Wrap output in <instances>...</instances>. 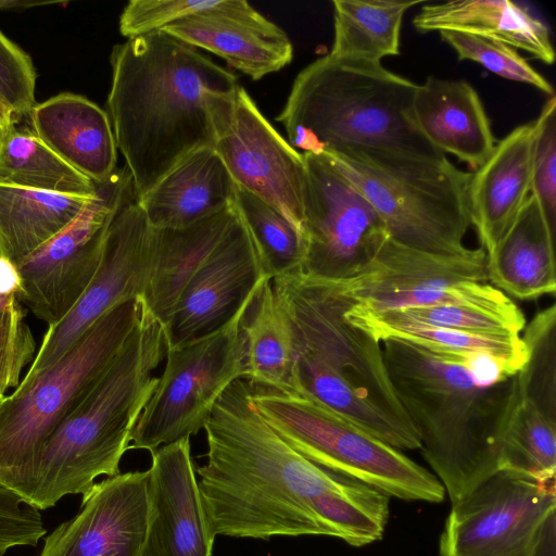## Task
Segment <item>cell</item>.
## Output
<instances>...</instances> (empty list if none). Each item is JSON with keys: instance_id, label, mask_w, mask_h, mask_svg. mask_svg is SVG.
Instances as JSON below:
<instances>
[{"instance_id": "cell-40", "label": "cell", "mask_w": 556, "mask_h": 556, "mask_svg": "<svg viewBox=\"0 0 556 556\" xmlns=\"http://www.w3.org/2000/svg\"><path fill=\"white\" fill-rule=\"evenodd\" d=\"M36 78L30 56L0 30V103L15 123L36 104Z\"/></svg>"}, {"instance_id": "cell-28", "label": "cell", "mask_w": 556, "mask_h": 556, "mask_svg": "<svg viewBox=\"0 0 556 556\" xmlns=\"http://www.w3.org/2000/svg\"><path fill=\"white\" fill-rule=\"evenodd\" d=\"M91 199L0 182V257L17 268L70 225Z\"/></svg>"}, {"instance_id": "cell-25", "label": "cell", "mask_w": 556, "mask_h": 556, "mask_svg": "<svg viewBox=\"0 0 556 556\" xmlns=\"http://www.w3.org/2000/svg\"><path fill=\"white\" fill-rule=\"evenodd\" d=\"M237 216L235 204L185 228H153L152 256L143 302L165 326L185 288L226 235Z\"/></svg>"}, {"instance_id": "cell-41", "label": "cell", "mask_w": 556, "mask_h": 556, "mask_svg": "<svg viewBox=\"0 0 556 556\" xmlns=\"http://www.w3.org/2000/svg\"><path fill=\"white\" fill-rule=\"evenodd\" d=\"M218 2L219 0H131L119 16V31L127 39L144 36L208 11Z\"/></svg>"}, {"instance_id": "cell-18", "label": "cell", "mask_w": 556, "mask_h": 556, "mask_svg": "<svg viewBox=\"0 0 556 556\" xmlns=\"http://www.w3.org/2000/svg\"><path fill=\"white\" fill-rule=\"evenodd\" d=\"M148 518L149 470L108 477L46 538L40 556H141Z\"/></svg>"}, {"instance_id": "cell-47", "label": "cell", "mask_w": 556, "mask_h": 556, "mask_svg": "<svg viewBox=\"0 0 556 556\" xmlns=\"http://www.w3.org/2000/svg\"><path fill=\"white\" fill-rule=\"evenodd\" d=\"M4 397H5V395L0 393V408H1Z\"/></svg>"}, {"instance_id": "cell-5", "label": "cell", "mask_w": 556, "mask_h": 556, "mask_svg": "<svg viewBox=\"0 0 556 556\" xmlns=\"http://www.w3.org/2000/svg\"><path fill=\"white\" fill-rule=\"evenodd\" d=\"M166 354L164 326L142 314L105 372L48 439L29 504L47 509L68 494L83 501L94 479L119 472L130 435L159 382L154 375Z\"/></svg>"}, {"instance_id": "cell-12", "label": "cell", "mask_w": 556, "mask_h": 556, "mask_svg": "<svg viewBox=\"0 0 556 556\" xmlns=\"http://www.w3.org/2000/svg\"><path fill=\"white\" fill-rule=\"evenodd\" d=\"M205 105L212 147L236 185L271 205L302 233L303 154L278 134L242 86L207 90Z\"/></svg>"}, {"instance_id": "cell-32", "label": "cell", "mask_w": 556, "mask_h": 556, "mask_svg": "<svg viewBox=\"0 0 556 556\" xmlns=\"http://www.w3.org/2000/svg\"><path fill=\"white\" fill-rule=\"evenodd\" d=\"M345 316L351 324L366 331L379 343L388 339L402 340L434 353L455 357L489 352L508 359L521 369L527 362L528 352L521 334H479L383 321L359 311L354 303L346 309Z\"/></svg>"}, {"instance_id": "cell-43", "label": "cell", "mask_w": 556, "mask_h": 556, "mask_svg": "<svg viewBox=\"0 0 556 556\" xmlns=\"http://www.w3.org/2000/svg\"><path fill=\"white\" fill-rule=\"evenodd\" d=\"M531 556H556V513L546 520Z\"/></svg>"}, {"instance_id": "cell-34", "label": "cell", "mask_w": 556, "mask_h": 556, "mask_svg": "<svg viewBox=\"0 0 556 556\" xmlns=\"http://www.w3.org/2000/svg\"><path fill=\"white\" fill-rule=\"evenodd\" d=\"M235 206L269 279L302 271L305 245L301 231L271 205L236 187Z\"/></svg>"}, {"instance_id": "cell-31", "label": "cell", "mask_w": 556, "mask_h": 556, "mask_svg": "<svg viewBox=\"0 0 556 556\" xmlns=\"http://www.w3.org/2000/svg\"><path fill=\"white\" fill-rule=\"evenodd\" d=\"M0 182L66 195L94 198L97 184L74 169L33 132L2 127Z\"/></svg>"}, {"instance_id": "cell-16", "label": "cell", "mask_w": 556, "mask_h": 556, "mask_svg": "<svg viewBox=\"0 0 556 556\" xmlns=\"http://www.w3.org/2000/svg\"><path fill=\"white\" fill-rule=\"evenodd\" d=\"M152 256V227L136 193L121 206L109 229L100 265L75 306L49 326L24 379L55 363L102 315L115 305L143 298Z\"/></svg>"}, {"instance_id": "cell-45", "label": "cell", "mask_w": 556, "mask_h": 556, "mask_svg": "<svg viewBox=\"0 0 556 556\" xmlns=\"http://www.w3.org/2000/svg\"><path fill=\"white\" fill-rule=\"evenodd\" d=\"M51 4H63L58 1H30V0H0V11H21L27 10L35 7L51 5Z\"/></svg>"}, {"instance_id": "cell-3", "label": "cell", "mask_w": 556, "mask_h": 556, "mask_svg": "<svg viewBox=\"0 0 556 556\" xmlns=\"http://www.w3.org/2000/svg\"><path fill=\"white\" fill-rule=\"evenodd\" d=\"M108 115L137 198L190 152L213 146L207 90L238 77L198 49L159 30L115 45Z\"/></svg>"}, {"instance_id": "cell-46", "label": "cell", "mask_w": 556, "mask_h": 556, "mask_svg": "<svg viewBox=\"0 0 556 556\" xmlns=\"http://www.w3.org/2000/svg\"><path fill=\"white\" fill-rule=\"evenodd\" d=\"M15 123L10 112L0 103V125L2 127Z\"/></svg>"}, {"instance_id": "cell-24", "label": "cell", "mask_w": 556, "mask_h": 556, "mask_svg": "<svg viewBox=\"0 0 556 556\" xmlns=\"http://www.w3.org/2000/svg\"><path fill=\"white\" fill-rule=\"evenodd\" d=\"M236 187L213 147H202L137 200L151 227L178 229L232 206Z\"/></svg>"}, {"instance_id": "cell-49", "label": "cell", "mask_w": 556, "mask_h": 556, "mask_svg": "<svg viewBox=\"0 0 556 556\" xmlns=\"http://www.w3.org/2000/svg\"><path fill=\"white\" fill-rule=\"evenodd\" d=\"M1 134H2V126L0 125V139H1Z\"/></svg>"}, {"instance_id": "cell-35", "label": "cell", "mask_w": 556, "mask_h": 556, "mask_svg": "<svg viewBox=\"0 0 556 556\" xmlns=\"http://www.w3.org/2000/svg\"><path fill=\"white\" fill-rule=\"evenodd\" d=\"M359 311L383 321L414 324L479 334L520 336L526 327L522 311L513 301L485 307L472 304L415 306L383 312Z\"/></svg>"}, {"instance_id": "cell-42", "label": "cell", "mask_w": 556, "mask_h": 556, "mask_svg": "<svg viewBox=\"0 0 556 556\" xmlns=\"http://www.w3.org/2000/svg\"><path fill=\"white\" fill-rule=\"evenodd\" d=\"M46 533L39 509L0 486V556L15 546H36Z\"/></svg>"}, {"instance_id": "cell-2", "label": "cell", "mask_w": 556, "mask_h": 556, "mask_svg": "<svg viewBox=\"0 0 556 556\" xmlns=\"http://www.w3.org/2000/svg\"><path fill=\"white\" fill-rule=\"evenodd\" d=\"M381 348L419 450L454 504L500 470L520 395L518 374L497 363L469 367V355L439 354L402 340H384Z\"/></svg>"}, {"instance_id": "cell-15", "label": "cell", "mask_w": 556, "mask_h": 556, "mask_svg": "<svg viewBox=\"0 0 556 556\" xmlns=\"http://www.w3.org/2000/svg\"><path fill=\"white\" fill-rule=\"evenodd\" d=\"M556 513V481L498 470L452 504L440 556H531Z\"/></svg>"}, {"instance_id": "cell-4", "label": "cell", "mask_w": 556, "mask_h": 556, "mask_svg": "<svg viewBox=\"0 0 556 556\" xmlns=\"http://www.w3.org/2000/svg\"><path fill=\"white\" fill-rule=\"evenodd\" d=\"M293 328L299 392L382 442L419 450V437L391 383L381 343L351 324L341 280L301 271L271 279Z\"/></svg>"}, {"instance_id": "cell-44", "label": "cell", "mask_w": 556, "mask_h": 556, "mask_svg": "<svg viewBox=\"0 0 556 556\" xmlns=\"http://www.w3.org/2000/svg\"><path fill=\"white\" fill-rule=\"evenodd\" d=\"M20 277L16 268L7 260L0 257V296L16 294Z\"/></svg>"}, {"instance_id": "cell-10", "label": "cell", "mask_w": 556, "mask_h": 556, "mask_svg": "<svg viewBox=\"0 0 556 556\" xmlns=\"http://www.w3.org/2000/svg\"><path fill=\"white\" fill-rule=\"evenodd\" d=\"M254 299L216 331L166 348L164 370L135 425L129 450L151 453L204 429L222 394L247 376L243 320Z\"/></svg>"}, {"instance_id": "cell-27", "label": "cell", "mask_w": 556, "mask_h": 556, "mask_svg": "<svg viewBox=\"0 0 556 556\" xmlns=\"http://www.w3.org/2000/svg\"><path fill=\"white\" fill-rule=\"evenodd\" d=\"M418 31L458 30L501 40L553 64L555 52L547 25L508 0H457L425 4L413 20Z\"/></svg>"}, {"instance_id": "cell-30", "label": "cell", "mask_w": 556, "mask_h": 556, "mask_svg": "<svg viewBox=\"0 0 556 556\" xmlns=\"http://www.w3.org/2000/svg\"><path fill=\"white\" fill-rule=\"evenodd\" d=\"M420 1L334 0L330 55L381 63L400 54L404 14Z\"/></svg>"}, {"instance_id": "cell-48", "label": "cell", "mask_w": 556, "mask_h": 556, "mask_svg": "<svg viewBox=\"0 0 556 556\" xmlns=\"http://www.w3.org/2000/svg\"><path fill=\"white\" fill-rule=\"evenodd\" d=\"M8 296H9V295H8ZM8 296H4V298H1V296H0V304H2V303L5 301V299H7Z\"/></svg>"}, {"instance_id": "cell-29", "label": "cell", "mask_w": 556, "mask_h": 556, "mask_svg": "<svg viewBox=\"0 0 556 556\" xmlns=\"http://www.w3.org/2000/svg\"><path fill=\"white\" fill-rule=\"evenodd\" d=\"M245 362L251 386L299 392L295 344L291 321L266 279L244 320Z\"/></svg>"}, {"instance_id": "cell-9", "label": "cell", "mask_w": 556, "mask_h": 556, "mask_svg": "<svg viewBox=\"0 0 556 556\" xmlns=\"http://www.w3.org/2000/svg\"><path fill=\"white\" fill-rule=\"evenodd\" d=\"M250 390L263 419L309 462L357 479L389 497L429 503L444 500L445 490L431 471L309 394L251 384Z\"/></svg>"}, {"instance_id": "cell-38", "label": "cell", "mask_w": 556, "mask_h": 556, "mask_svg": "<svg viewBox=\"0 0 556 556\" xmlns=\"http://www.w3.org/2000/svg\"><path fill=\"white\" fill-rule=\"evenodd\" d=\"M534 124L531 195L553 232L556 227V98L549 97Z\"/></svg>"}, {"instance_id": "cell-22", "label": "cell", "mask_w": 556, "mask_h": 556, "mask_svg": "<svg viewBox=\"0 0 556 556\" xmlns=\"http://www.w3.org/2000/svg\"><path fill=\"white\" fill-rule=\"evenodd\" d=\"M409 118L434 149L472 169L484 163L496 143L483 103L465 80L428 77L416 87Z\"/></svg>"}, {"instance_id": "cell-36", "label": "cell", "mask_w": 556, "mask_h": 556, "mask_svg": "<svg viewBox=\"0 0 556 556\" xmlns=\"http://www.w3.org/2000/svg\"><path fill=\"white\" fill-rule=\"evenodd\" d=\"M528 352L518 372L520 394L556 418V306L540 311L521 336Z\"/></svg>"}, {"instance_id": "cell-7", "label": "cell", "mask_w": 556, "mask_h": 556, "mask_svg": "<svg viewBox=\"0 0 556 556\" xmlns=\"http://www.w3.org/2000/svg\"><path fill=\"white\" fill-rule=\"evenodd\" d=\"M143 307L142 298L115 305L55 363L34 378L23 379L4 397L0 408V486L29 504L48 439L100 380Z\"/></svg>"}, {"instance_id": "cell-26", "label": "cell", "mask_w": 556, "mask_h": 556, "mask_svg": "<svg viewBox=\"0 0 556 556\" xmlns=\"http://www.w3.org/2000/svg\"><path fill=\"white\" fill-rule=\"evenodd\" d=\"M555 232L530 194L492 252L488 281L516 299L531 301L556 291Z\"/></svg>"}, {"instance_id": "cell-37", "label": "cell", "mask_w": 556, "mask_h": 556, "mask_svg": "<svg viewBox=\"0 0 556 556\" xmlns=\"http://www.w3.org/2000/svg\"><path fill=\"white\" fill-rule=\"evenodd\" d=\"M439 33L441 39L454 49L459 60L477 62L503 78L531 85L551 97L554 96L549 81L511 46L491 37L465 31Z\"/></svg>"}, {"instance_id": "cell-13", "label": "cell", "mask_w": 556, "mask_h": 556, "mask_svg": "<svg viewBox=\"0 0 556 556\" xmlns=\"http://www.w3.org/2000/svg\"><path fill=\"white\" fill-rule=\"evenodd\" d=\"M304 275L344 280L357 275L390 238L368 199L324 154L302 153Z\"/></svg>"}, {"instance_id": "cell-39", "label": "cell", "mask_w": 556, "mask_h": 556, "mask_svg": "<svg viewBox=\"0 0 556 556\" xmlns=\"http://www.w3.org/2000/svg\"><path fill=\"white\" fill-rule=\"evenodd\" d=\"M35 353V341L16 294L0 304V393L20 384V376Z\"/></svg>"}, {"instance_id": "cell-20", "label": "cell", "mask_w": 556, "mask_h": 556, "mask_svg": "<svg viewBox=\"0 0 556 556\" xmlns=\"http://www.w3.org/2000/svg\"><path fill=\"white\" fill-rule=\"evenodd\" d=\"M162 31L214 53L253 80L280 71L293 59L286 31L244 0H219L213 9L175 22Z\"/></svg>"}, {"instance_id": "cell-23", "label": "cell", "mask_w": 556, "mask_h": 556, "mask_svg": "<svg viewBox=\"0 0 556 556\" xmlns=\"http://www.w3.org/2000/svg\"><path fill=\"white\" fill-rule=\"evenodd\" d=\"M33 134L61 160L101 184L117 169V147L108 113L91 100L62 92L29 112Z\"/></svg>"}, {"instance_id": "cell-14", "label": "cell", "mask_w": 556, "mask_h": 556, "mask_svg": "<svg viewBox=\"0 0 556 556\" xmlns=\"http://www.w3.org/2000/svg\"><path fill=\"white\" fill-rule=\"evenodd\" d=\"M135 193L126 167L97 184V195L61 232L17 268L16 298L40 320L52 326L75 306L93 278L111 224Z\"/></svg>"}, {"instance_id": "cell-21", "label": "cell", "mask_w": 556, "mask_h": 556, "mask_svg": "<svg viewBox=\"0 0 556 556\" xmlns=\"http://www.w3.org/2000/svg\"><path fill=\"white\" fill-rule=\"evenodd\" d=\"M534 124L514 128L471 173L468 208L481 248L489 254L531 194Z\"/></svg>"}, {"instance_id": "cell-19", "label": "cell", "mask_w": 556, "mask_h": 556, "mask_svg": "<svg viewBox=\"0 0 556 556\" xmlns=\"http://www.w3.org/2000/svg\"><path fill=\"white\" fill-rule=\"evenodd\" d=\"M149 518L141 556H212L215 535L203 506L190 439L151 452Z\"/></svg>"}, {"instance_id": "cell-33", "label": "cell", "mask_w": 556, "mask_h": 556, "mask_svg": "<svg viewBox=\"0 0 556 556\" xmlns=\"http://www.w3.org/2000/svg\"><path fill=\"white\" fill-rule=\"evenodd\" d=\"M500 470L556 481V418L521 394L504 437Z\"/></svg>"}, {"instance_id": "cell-8", "label": "cell", "mask_w": 556, "mask_h": 556, "mask_svg": "<svg viewBox=\"0 0 556 556\" xmlns=\"http://www.w3.org/2000/svg\"><path fill=\"white\" fill-rule=\"evenodd\" d=\"M324 155L368 199L392 240L435 254L468 249L464 239L471 227V173L446 155L381 148H345Z\"/></svg>"}, {"instance_id": "cell-6", "label": "cell", "mask_w": 556, "mask_h": 556, "mask_svg": "<svg viewBox=\"0 0 556 556\" xmlns=\"http://www.w3.org/2000/svg\"><path fill=\"white\" fill-rule=\"evenodd\" d=\"M416 87L381 63L328 53L298 74L276 119L302 153L381 148L441 155L409 118Z\"/></svg>"}, {"instance_id": "cell-17", "label": "cell", "mask_w": 556, "mask_h": 556, "mask_svg": "<svg viewBox=\"0 0 556 556\" xmlns=\"http://www.w3.org/2000/svg\"><path fill=\"white\" fill-rule=\"evenodd\" d=\"M266 279L269 278L237 211L232 225L189 281L164 326L166 348L223 327L255 298Z\"/></svg>"}, {"instance_id": "cell-1", "label": "cell", "mask_w": 556, "mask_h": 556, "mask_svg": "<svg viewBox=\"0 0 556 556\" xmlns=\"http://www.w3.org/2000/svg\"><path fill=\"white\" fill-rule=\"evenodd\" d=\"M204 430L207 460L195 472L215 536L329 535L355 547L382 539L390 497L289 446L255 409L248 381L228 387Z\"/></svg>"}, {"instance_id": "cell-11", "label": "cell", "mask_w": 556, "mask_h": 556, "mask_svg": "<svg viewBox=\"0 0 556 556\" xmlns=\"http://www.w3.org/2000/svg\"><path fill=\"white\" fill-rule=\"evenodd\" d=\"M485 257L482 248L435 254L389 238L369 264L341 281L354 305L370 312L450 304L507 305L513 300L486 282Z\"/></svg>"}]
</instances>
